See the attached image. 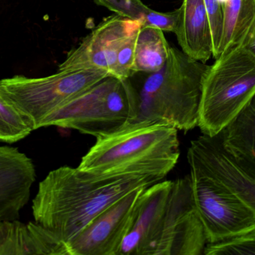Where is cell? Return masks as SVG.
Wrapping results in <instances>:
<instances>
[{
    "label": "cell",
    "instance_id": "1",
    "mask_svg": "<svg viewBox=\"0 0 255 255\" xmlns=\"http://www.w3.org/2000/svg\"><path fill=\"white\" fill-rule=\"evenodd\" d=\"M157 182L143 175L99 177L61 166L39 184L31 205L33 217L67 244L128 193Z\"/></svg>",
    "mask_w": 255,
    "mask_h": 255
},
{
    "label": "cell",
    "instance_id": "2",
    "mask_svg": "<svg viewBox=\"0 0 255 255\" xmlns=\"http://www.w3.org/2000/svg\"><path fill=\"white\" fill-rule=\"evenodd\" d=\"M178 132L175 127L154 121L129 124L97 138L78 168L95 176L143 175L160 181L179 159Z\"/></svg>",
    "mask_w": 255,
    "mask_h": 255
},
{
    "label": "cell",
    "instance_id": "3",
    "mask_svg": "<svg viewBox=\"0 0 255 255\" xmlns=\"http://www.w3.org/2000/svg\"><path fill=\"white\" fill-rule=\"evenodd\" d=\"M208 67L170 46L160 70L142 73L137 84L130 80L138 99V115L133 124L154 121L184 132L198 127L202 82Z\"/></svg>",
    "mask_w": 255,
    "mask_h": 255
},
{
    "label": "cell",
    "instance_id": "4",
    "mask_svg": "<svg viewBox=\"0 0 255 255\" xmlns=\"http://www.w3.org/2000/svg\"><path fill=\"white\" fill-rule=\"evenodd\" d=\"M137 115V94L130 79L110 76L60 106L40 128L73 129L97 139L133 124Z\"/></svg>",
    "mask_w": 255,
    "mask_h": 255
},
{
    "label": "cell",
    "instance_id": "5",
    "mask_svg": "<svg viewBox=\"0 0 255 255\" xmlns=\"http://www.w3.org/2000/svg\"><path fill=\"white\" fill-rule=\"evenodd\" d=\"M255 95V55L244 47L219 57L204 76L198 127L218 134Z\"/></svg>",
    "mask_w": 255,
    "mask_h": 255
},
{
    "label": "cell",
    "instance_id": "6",
    "mask_svg": "<svg viewBox=\"0 0 255 255\" xmlns=\"http://www.w3.org/2000/svg\"><path fill=\"white\" fill-rule=\"evenodd\" d=\"M110 76V72L100 69L58 70L41 78L17 75L0 80V94L25 115L36 130L60 106Z\"/></svg>",
    "mask_w": 255,
    "mask_h": 255
},
{
    "label": "cell",
    "instance_id": "7",
    "mask_svg": "<svg viewBox=\"0 0 255 255\" xmlns=\"http://www.w3.org/2000/svg\"><path fill=\"white\" fill-rule=\"evenodd\" d=\"M190 175L193 199L208 244L233 239L255 230V208L205 174L190 169Z\"/></svg>",
    "mask_w": 255,
    "mask_h": 255
},
{
    "label": "cell",
    "instance_id": "8",
    "mask_svg": "<svg viewBox=\"0 0 255 255\" xmlns=\"http://www.w3.org/2000/svg\"><path fill=\"white\" fill-rule=\"evenodd\" d=\"M206 235L193 199L190 175L173 181L150 255H201Z\"/></svg>",
    "mask_w": 255,
    "mask_h": 255
},
{
    "label": "cell",
    "instance_id": "9",
    "mask_svg": "<svg viewBox=\"0 0 255 255\" xmlns=\"http://www.w3.org/2000/svg\"><path fill=\"white\" fill-rule=\"evenodd\" d=\"M187 160L190 169L218 181L255 209V157L231 154L218 133L192 141Z\"/></svg>",
    "mask_w": 255,
    "mask_h": 255
},
{
    "label": "cell",
    "instance_id": "10",
    "mask_svg": "<svg viewBox=\"0 0 255 255\" xmlns=\"http://www.w3.org/2000/svg\"><path fill=\"white\" fill-rule=\"evenodd\" d=\"M142 25L121 15H114L99 24L58 66V70L100 69L114 76L120 49L128 37Z\"/></svg>",
    "mask_w": 255,
    "mask_h": 255
},
{
    "label": "cell",
    "instance_id": "11",
    "mask_svg": "<svg viewBox=\"0 0 255 255\" xmlns=\"http://www.w3.org/2000/svg\"><path fill=\"white\" fill-rule=\"evenodd\" d=\"M144 189H136L121 198L69 241L70 255H118Z\"/></svg>",
    "mask_w": 255,
    "mask_h": 255
},
{
    "label": "cell",
    "instance_id": "12",
    "mask_svg": "<svg viewBox=\"0 0 255 255\" xmlns=\"http://www.w3.org/2000/svg\"><path fill=\"white\" fill-rule=\"evenodd\" d=\"M172 184L173 181H159L142 190L118 255H150Z\"/></svg>",
    "mask_w": 255,
    "mask_h": 255
},
{
    "label": "cell",
    "instance_id": "13",
    "mask_svg": "<svg viewBox=\"0 0 255 255\" xmlns=\"http://www.w3.org/2000/svg\"><path fill=\"white\" fill-rule=\"evenodd\" d=\"M36 177L31 158L18 148L0 146V220H19Z\"/></svg>",
    "mask_w": 255,
    "mask_h": 255
},
{
    "label": "cell",
    "instance_id": "14",
    "mask_svg": "<svg viewBox=\"0 0 255 255\" xmlns=\"http://www.w3.org/2000/svg\"><path fill=\"white\" fill-rule=\"evenodd\" d=\"M0 255H70L67 244L36 222L0 220Z\"/></svg>",
    "mask_w": 255,
    "mask_h": 255
},
{
    "label": "cell",
    "instance_id": "15",
    "mask_svg": "<svg viewBox=\"0 0 255 255\" xmlns=\"http://www.w3.org/2000/svg\"><path fill=\"white\" fill-rule=\"evenodd\" d=\"M175 33L181 50L206 63L213 57L211 25L203 0H183Z\"/></svg>",
    "mask_w": 255,
    "mask_h": 255
},
{
    "label": "cell",
    "instance_id": "16",
    "mask_svg": "<svg viewBox=\"0 0 255 255\" xmlns=\"http://www.w3.org/2000/svg\"><path fill=\"white\" fill-rule=\"evenodd\" d=\"M255 34V0H223V24L219 55L247 46Z\"/></svg>",
    "mask_w": 255,
    "mask_h": 255
},
{
    "label": "cell",
    "instance_id": "17",
    "mask_svg": "<svg viewBox=\"0 0 255 255\" xmlns=\"http://www.w3.org/2000/svg\"><path fill=\"white\" fill-rule=\"evenodd\" d=\"M169 47L162 30L151 26L141 27L133 55V74L160 70L167 61Z\"/></svg>",
    "mask_w": 255,
    "mask_h": 255
},
{
    "label": "cell",
    "instance_id": "18",
    "mask_svg": "<svg viewBox=\"0 0 255 255\" xmlns=\"http://www.w3.org/2000/svg\"><path fill=\"white\" fill-rule=\"evenodd\" d=\"M219 134L231 154L255 157V95Z\"/></svg>",
    "mask_w": 255,
    "mask_h": 255
},
{
    "label": "cell",
    "instance_id": "19",
    "mask_svg": "<svg viewBox=\"0 0 255 255\" xmlns=\"http://www.w3.org/2000/svg\"><path fill=\"white\" fill-rule=\"evenodd\" d=\"M34 131L26 116L0 94V142L13 144Z\"/></svg>",
    "mask_w": 255,
    "mask_h": 255
},
{
    "label": "cell",
    "instance_id": "20",
    "mask_svg": "<svg viewBox=\"0 0 255 255\" xmlns=\"http://www.w3.org/2000/svg\"><path fill=\"white\" fill-rule=\"evenodd\" d=\"M205 255H255V229L233 239L207 244Z\"/></svg>",
    "mask_w": 255,
    "mask_h": 255
},
{
    "label": "cell",
    "instance_id": "21",
    "mask_svg": "<svg viewBox=\"0 0 255 255\" xmlns=\"http://www.w3.org/2000/svg\"><path fill=\"white\" fill-rule=\"evenodd\" d=\"M94 1L115 12L116 14L133 20H141L142 23L151 10L141 0H94Z\"/></svg>",
    "mask_w": 255,
    "mask_h": 255
},
{
    "label": "cell",
    "instance_id": "22",
    "mask_svg": "<svg viewBox=\"0 0 255 255\" xmlns=\"http://www.w3.org/2000/svg\"><path fill=\"white\" fill-rule=\"evenodd\" d=\"M211 25L213 41V58L219 55L223 24V0H203Z\"/></svg>",
    "mask_w": 255,
    "mask_h": 255
},
{
    "label": "cell",
    "instance_id": "23",
    "mask_svg": "<svg viewBox=\"0 0 255 255\" xmlns=\"http://www.w3.org/2000/svg\"><path fill=\"white\" fill-rule=\"evenodd\" d=\"M140 28L135 30L128 37L120 49L118 58H117L116 66L114 70V76L121 79H128L133 75L132 66H133V55H134L138 33Z\"/></svg>",
    "mask_w": 255,
    "mask_h": 255
},
{
    "label": "cell",
    "instance_id": "24",
    "mask_svg": "<svg viewBox=\"0 0 255 255\" xmlns=\"http://www.w3.org/2000/svg\"><path fill=\"white\" fill-rule=\"evenodd\" d=\"M178 9L169 13H161L151 9L147 14L142 26L154 27L163 31L174 32L178 22Z\"/></svg>",
    "mask_w": 255,
    "mask_h": 255
},
{
    "label": "cell",
    "instance_id": "25",
    "mask_svg": "<svg viewBox=\"0 0 255 255\" xmlns=\"http://www.w3.org/2000/svg\"><path fill=\"white\" fill-rule=\"evenodd\" d=\"M247 49L250 51L255 56V34L254 37L252 38V40H250V43L247 44V46H246Z\"/></svg>",
    "mask_w": 255,
    "mask_h": 255
}]
</instances>
